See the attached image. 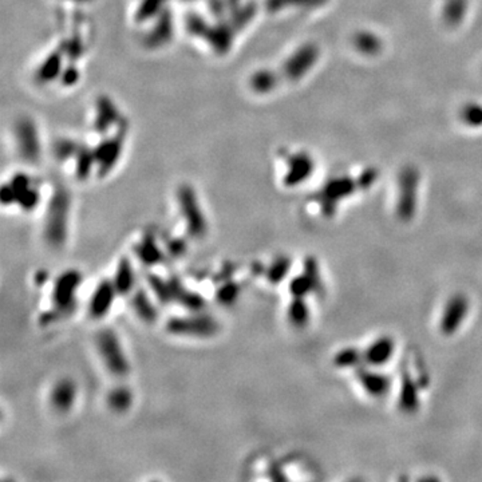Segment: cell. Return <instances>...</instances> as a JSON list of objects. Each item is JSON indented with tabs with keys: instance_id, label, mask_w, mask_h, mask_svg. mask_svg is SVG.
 <instances>
[{
	"instance_id": "obj_23",
	"label": "cell",
	"mask_w": 482,
	"mask_h": 482,
	"mask_svg": "<svg viewBox=\"0 0 482 482\" xmlns=\"http://www.w3.org/2000/svg\"><path fill=\"white\" fill-rule=\"evenodd\" d=\"M307 174H308V163L303 158L294 160L292 167L288 172L287 177L284 179V183L288 186H295L301 183L307 177Z\"/></svg>"
},
{
	"instance_id": "obj_9",
	"label": "cell",
	"mask_w": 482,
	"mask_h": 482,
	"mask_svg": "<svg viewBox=\"0 0 482 482\" xmlns=\"http://www.w3.org/2000/svg\"><path fill=\"white\" fill-rule=\"evenodd\" d=\"M469 311V301L464 295H454L448 301L444 314L441 317V331L445 335L455 333L462 322L465 320Z\"/></svg>"
},
{
	"instance_id": "obj_2",
	"label": "cell",
	"mask_w": 482,
	"mask_h": 482,
	"mask_svg": "<svg viewBox=\"0 0 482 482\" xmlns=\"http://www.w3.org/2000/svg\"><path fill=\"white\" fill-rule=\"evenodd\" d=\"M71 199L66 189L57 188L52 192L43 220V240L52 250L66 246L70 231Z\"/></svg>"
},
{
	"instance_id": "obj_22",
	"label": "cell",
	"mask_w": 482,
	"mask_h": 482,
	"mask_svg": "<svg viewBox=\"0 0 482 482\" xmlns=\"http://www.w3.org/2000/svg\"><path fill=\"white\" fill-rule=\"evenodd\" d=\"M363 361V352H361L359 349H345L339 351L333 359L335 365L338 367H347L358 366L361 362Z\"/></svg>"
},
{
	"instance_id": "obj_21",
	"label": "cell",
	"mask_w": 482,
	"mask_h": 482,
	"mask_svg": "<svg viewBox=\"0 0 482 482\" xmlns=\"http://www.w3.org/2000/svg\"><path fill=\"white\" fill-rule=\"evenodd\" d=\"M241 292L240 285L234 282H227L221 284L216 291V299L223 306H231L239 299V295Z\"/></svg>"
},
{
	"instance_id": "obj_3",
	"label": "cell",
	"mask_w": 482,
	"mask_h": 482,
	"mask_svg": "<svg viewBox=\"0 0 482 482\" xmlns=\"http://www.w3.org/2000/svg\"><path fill=\"white\" fill-rule=\"evenodd\" d=\"M96 349L100 363L114 378H125L130 372V361L114 330L102 329L96 336Z\"/></svg>"
},
{
	"instance_id": "obj_14",
	"label": "cell",
	"mask_w": 482,
	"mask_h": 482,
	"mask_svg": "<svg viewBox=\"0 0 482 482\" xmlns=\"http://www.w3.org/2000/svg\"><path fill=\"white\" fill-rule=\"evenodd\" d=\"M394 349V340L390 336H382L367 347L363 352V362L368 366H383L393 358Z\"/></svg>"
},
{
	"instance_id": "obj_27",
	"label": "cell",
	"mask_w": 482,
	"mask_h": 482,
	"mask_svg": "<svg viewBox=\"0 0 482 482\" xmlns=\"http://www.w3.org/2000/svg\"><path fill=\"white\" fill-rule=\"evenodd\" d=\"M273 81H275L273 75H272L271 73L264 71V73H257V74H255V75L252 77V80H250V84H252V87H253L256 91L263 93V91L271 90V87L273 86Z\"/></svg>"
},
{
	"instance_id": "obj_25",
	"label": "cell",
	"mask_w": 482,
	"mask_h": 482,
	"mask_svg": "<svg viewBox=\"0 0 482 482\" xmlns=\"http://www.w3.org/2000/svg\"><path fill=\"white\" fill-rule=\"evenodd\" d=\"M167 0H142V4L137 10V19L145 20L156 17L164 7Z\"/></svg>"
},
{
	"instance_id": "obj_24",
	"label": "cell",
	"mask_w": 482,
	"mask_h": 482,
	"mask_svg": "<svg viewBox=\"0 0 482 482\" xmlns=\"http://www.w3.org/2000/svg\"><path fill=\"white\" fill-rule=\"evenodd\" d=\"M172 29H170V22L167 20V17H164L163 22H158V24L156 26V29L153 30V33H149L146 42L148 46L154 47V46H161L164 45V42H167V39L172 35Z\"/></svg>"
},
{
	"instance_id": "obj_7",
	"label": "cell",
	"mask_w": 482,
	"mask_h": 482,
	"mask_svg": "<svg viewBox=\"0 0 482 482\" xmlns=\"http://www.w3.org/2000/svg\"><path fill=\"white\" fill-rule=\"evenodd\" d=\"M118 298L116 287L112 279H103L97 284L87 303V312L94 320H102L110 315Z\"/></svg>"
},
{
	"instance_id": "obj_10",
	"label": "cell",
	"mask_w": 482,
	"mask_h": 482,
	"mask_svg": "<svg viewBox=\"0 0 482 482\" xmlns=\"http://www.w3.org/2000/svg\"><path fill=\"white\" fill-rule=\"evenodd\" d=\"M130 307L133 310L134 315L142 323L153 324L158 319L156 298L151 295L149 289L137 287L130 295Z\"/></svg>"
},
{
	"instance_id": "obj_11",
	"label": "cell",
	"mask_w": 482,
	"mask_h": 482,
	"mask_svg": "<svg viewBox=\"0 0 482 482\" xmlns=\"http://www.w3.org/2000/svg\"><path fill=\"white\" fill-rule=\"evenodd\" d=\"M319 269L314 259H308L304 266V272L294 278L289 283V292L292 298H306L308 294L319 288Z\"/></svg>"
},
{
	"instance_id": "obj_15",
	"label": "cell",
	"mask_w": 482,
	"mask_h": 482,
	"mask_svg": "<svg viewBox=\"0 0 482 482\" xmlns=\"http://www.w3.org/2000/svg\"><path fill=\"white\" fill-rule=\"evenodd\" d=\"M358 378H359V381L362 383V386L367 393L372 397H377V398L387 394V391L390 389V379L379 372H374V371H370L366 368H361L358 371Z\"/></svg>"
},
{
	"instance_id": "obj_18",
	"label": "cell",
	"mask_w": 482,
	"mask_h": 482,
	"mask_svg": "<svg viewBox=\"0 0 482 482\" xmlns=\"http://www.w3.org/2000/svg\"><path fill=\"white\" fill-rule=\"evenodd\" d=\"M419 406L418 400V391H416V383L409 377V374L403 375L402 387H400V397H399V407L405 413H414Z\"/></svg>"
},
{
	"instance_id": "obj_20",
	"label": "cell",
	"mask_w": 482,
	"mask_h": 482,
	"mask_svg": "<svg viewBox=\"0 0 482 482\" xmlns=\"http://www.w3.org/2000/svg\"><path fill=\"white\" fill-rule=\"evenodd\" d=\"M289 269L291 259H288L287 256H280L266 268V280L272 284L282 283L287 278Z\"/></svg>"
},
{
	"instance_id": "obj_17",
	"label": "cell",
	"mask_w": 482,
	"mask_h": 482,
	"mask_svg": "<svg viewBox=\"0 0 482 482\" xmlns=\"http://www.w3.org/2000/svg\"><path fill=\"white\" fill-rule=\"evenodd\" d=\"M17 140L20 144V151L29 160H35L39 154V144L38 137L35 133V128L30 122H23L17 128Z\"/></svg>"
},
{
	"instance_id": "obj_4",
	"label": "cell",
	"mask_w": 482,
	"mask_h": 482,
	"mask_svg": "<svg viewBox=\"0 0 482 482\" xmlns=\"http://www.w3.org/2000/svg\"><path fill=\"white\" fill-rule=\"evenodd\" d=\"M165 330L169 335L186 339H211L218 330V322L204 311H188L185 315L167 319Z\"/></svg>"
},
{
	"instance_id": "obj_19",
	"label": "cell",
	"mask_w": 482,
	"mask_h": 482,
	"mask_svg": "<svg viewBox=\"0 0 482 482\" xmlns=\"http://www.w3.org/2000/svg\"><path fill=\"white\" fill-rule=\"evenodd\" d=\"M288 320L292 326L298 329H303L308 324L310 310L304 301V298H292V301L288 307Z\"/></svg>"
},
{
	"instance_id": "obj_5",
	"label": "cell",
	"mask_w": 482,
	"mask_h": 482,
	"mask_svg": "<svg viewBox=\"0 0 482 482\" xmlns=\"http://www.w3.org/2000/svg\"><path fill=\"white\" fill-rule=\"evenodd\" d=\"M177 204L188 236L193 240H202L208 233V220L195 189L189 185L180 186L177 190Z\"/></svg>"
},
{
	"instance_id": "obj_6",
	"label": "cell",
	"mask_w": 482,
	"mask_h": 482,
	"mask_svg": "<svg viewBox=\"0 0 482 482\" xmlns=\"http://www.w3.org/2000/svg\"><path fill=\"white\" fill-rule=\"evenodd\" d=\"M39 201V192L33 186L31 179L26 174H17L8 185H4L1 189L3 205L17 204L23 211L30 212L38 206Z\"/></svg>"
},
{
	"instance_id": "obj_8",
	"label": "cell",
	"mask_w": 482,
	"mask_h": 482,
	"mask_svg": "<svg viewBox=\"0 0 482 482\" xmlns=\"http://www.w3.org/2000/svg\"><path fill=\"white\" fill-rule=\"evenodd\" d=\"M47 398L55 413L68 414L77 403L78 386L71 378H61L52 383Z\"/></svg>"
},
{
	"instance_id": "obj_26",
	"label": "cell",
	"mask_w": 482,
	"mask_h": 482,
	"mask_svg": "<svg viewBox=\"0 0 482 482\" xmlns=\"http://www.w3.org/2000/svg\"><path fill=\"white\" fill-rule=\"evenodd\" d=\"M59 68H61V61L58 55H52L39 70V78L42 81H51L52 78L57 77Z\"/></svg>"
},
{
	"instance_id": "obj_1",
	"label": "cell",
	"mask_w": 482,
	"mask_h": 482,
	"mask_svg": "<svg viewBox=\"0 0 482 482\" xmlns=\"http://www.w3.org/2000/svg\"><path fill=\"white\" fill-rule=\"evenodd\" d=\"M82 283L84 275L75 268H68L54 279L50 292L51 308L40 317L42 324L52 323L63 316L66 317L75 310Z\"/></svg>"
},
{
	"instance_id": "obj_13",
	"label": "cell",
	"mask_w": 482,
	"mask_h": 482,
	"mask_svg": "<svg viewBox=\"0 0 482 482\" xmlns=\"http://www.w3.org/2000/svg\"><path fill=\"white\" fill-rule=\"evenodd\" d=\"M135 271H134L133 263L128 257H121L119 262L116 263L112 282L116 287L118 296H130L133 294L134 289L137 288L135 282Z\"/></svg>"
},
{
	"instance_id": "obj_12",
	"label": "cell",
	"mask_w": 482,
	"mask_h": 482,
	"mask_svg": "<svg viewBox=\"0 0 482 482\" xmlns=\"http://www.w3.org/2000/svg\"><path fill=\"white\" fill-rule=\"evenodd\" d=\"M134 255L145 266H158L165 259V250H163L151 233L144 234L141 240H138L134 247Z\"/></svg>"
},
{
	"instance_id": "obj_16",
	"label": "cell",
	"mask_w": 482,
	"mask_h": 482,
	"mask_svg": "<svg viewBox=\"0 0 482 482\" xmlns=\"http://www.w3.org/2000/svg\"><path fill=\"white\" fill-rule=\"evenodd\" d=\"M133 393L129 387L126 386H116L112 389L107 396H106V403L107 407L116 413V414H123L128 413L133 405Z\"/></svg>"
}]
</instances>
